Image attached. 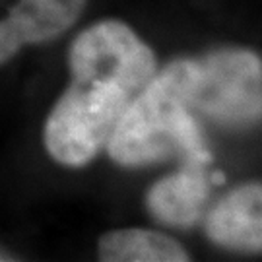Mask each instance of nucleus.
<instances>
[{
  "label": "nucleus",
  "instance_id": "7",
  "mask_svg": "<svg viewBox=\"0 0 262 262\" xmlns=\"http://www.w3.org/2000/svg\"><path fill=\"white\" fill-rule=\"evenodd\" d=\"M97 254L105 262H185L188 253L169 235L148 229H117L99 239Z\"/></svg>",
  "mask_w": 262,
  "mask_h": 262
},
{
  "label": "nucleus",
  "instance_id": "2",
  "mask_svg": "<svg viewBox=\"0 0 262 262\" xmlns=\"http://www.w3.org/2000/svg\"><path fill=\"white\" fill-rule=\"evenodd\" d=\"M196 60H175L150 80L115 126L107 150L119 165L140 167L179 154L206 167L210 151L192 117Z\"/></svg>",
  "mask_w": 262,
  "mask_h": 262
},
{
  "label": "nucleus",
  "instance_id": "3",
  "mask_svg": "<svg viewBox=\"0 0 262 262\" xmlns=\"http://www.w3.org/2000/svg\"><path fill=\"white\" fill-rule=\"evenodd\" d=\"M192 111L229 128L262 119V60L245 49H224L196 60Z\"/></svg>",
  "mask_w": 262,
  "mask_h": 262
},
{
  "label": "nucleus",
  "instance_id": "4",
  "mask_svg": "<svg viewBox=\"0 0 262 262\" xmlns=\"http://www.w3.org/2000/svg\"><path fill=\"white\" fill-rule=\"evenodd\" d=\"M84 6L85 0H0V64L26 45L62 35Z\"/></svg>",
  "mask_w": 262,
  "mask_h": 262
},
{
  "label": "nucleus",
  "instance_id": "1",
  "mask_svg": "<svg viewBox=\"0 0 262 262\" xmlns=\"http://www.w3.org/2000/svg\"><path fill=\"white\" fill-rule=\"evenodd\" d=\"M72 82L45 122L49 156L68 167L90 163L115 126L156 76V55L128 26L105 19L74 39Z\"/></svg>",
  "mask_w": 262,
  "mask_h": 262
},
{
  "label": "nucleus",
  "instance_id": "6",
  "mask_svg": "<svg viewBox=\"0 0 262 262\" xmlns=\"http://www.w3.org/2000/svg\"><path fill=\"white\" fill-rule=\"evenodd\" d=\"M202 169L187 165L183 171L158 181L146 196L151 215L175 227L196 224L208 198V177Z\"/></svg>",
  "mask_w": 262,
  "mask_h": 262
},
{
  "label": "nucleus",
  "instance_id": "5",
  "mask_svg": "<svg viewBox=\"0 0 262 262\" xmlns=\"http://www.w3.org/2000/svg\"><path fill=\"white\" fill-rule=\"evenodd\" d=\"M206 233L214 243L235 251H262V185H247L210 212Z\"/></svg>",
  "mask_w": 262,
  "mask_h": 262
}]
</instances>
